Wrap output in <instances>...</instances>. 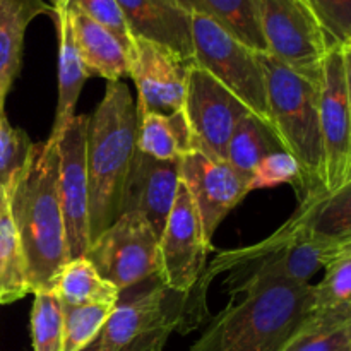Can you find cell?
Masks as SVG:
<instances>
[{
	"label": "cell",
	"instance_id": "1",
	"mask_svg": "<svg viewBox=\"0 0 351 351\" xmlns=\"http://www.w3.org/2000/svg\"><path fill=\"white\" fill-rule=\"evenodd\" d=\"M58 144H34L33 153L9 189L10 213L23 247L29 293L55 290L71 261L67 228L58 199Z\"/></svg>",
	"mask_w": 351,
	"mask_h": 351
},
{
	"label": "cell",
	"instance_id": "2",
	"mask_svg": "<svg viewBox=\"0 0 351 351\" xmlns=\"http://www.w3.org/2000/svg\"><path fill=\"white\" fill-rule=\"evenodd\" d=\"M314 285L247 281L187 351H281L314 312Z\"/></svg>",
	"mask_w": 351,
	"mask_h": 351
},
{
	"label": "cell",
	"instance_id": "3",
	"mask_svg": "<svg viewBox=\"0 0 351 351\" xmlns=\"http://www.w3.org/2000/svg\"><path fill=\"white\" fill-rule=\"evenodd\" d=\"M136 103L125 82H108L89 117L88 178L91 242L120 216L123 185L137 151Z\"/></svg>",
	"mask_w": 351,
	"mask_h": 351
},
{
	"label": "cell",
	"instance_id": "4",
	"mask_svg": "<svg viewBox=\"0 0 351 351\" xmlns=\"http://www.w3.org/2000/svg\"><path fill=\"white\" fill-rule=\"evenodd\" d=\"M259 60L266 77L269 127L285 153L291 154L300 167L305 180L304 197L324 192L319 84L302 77L266 51H259Z\"/></svg>",
	"mask_w": 351,
	"mask_h": 351
},
{
	"label": "cell",
	"instance_id": "5",
	"mask_svg": "<svg viewBox=\"0 0 351 351\" xmlns=\"http://www.w3.org/2000/svg\"><path fill=\"white\" fill-rule=\"evenodd\" d=\"M206 291L177 293L163 285L119 304L99 332V351H165L171 332L194 331L206 319Z\"/></svg>",
	"mask_w": 351,
	"mask_h": 351
},
{
	"label": "cell",
	"instance_id": "6",
	"mask_svg": "<svg viewBox=\"0 0 351 351\" xmlns=\"http://www.w3.org/2000/svg\"><path fill=\"white\" fill-rule=\"evenodd\" d=\"M192 62L232 91L250 113L269 125L267 93L259 51H254L209 17L191 14Z\"/></svg>",
	"mask_w": 351,
	"mask_h": 351
},
{
	"label": "cell",
	"instance_id": "7",
	"mask_svg": "<svg viewBox=\"0 0 351 351\" xmlns=\"http://www.w3.org/2000/svg\"><path fill=\"white\" fill-rule=\"evenodd\" d=\"M259 19L267 53L319 84L331 47L305 0H259Z\"/></svg>",
	"mask_w": 351,
	"mask_h": 351
},
{
	"label": "cell",
	"instance_id": "8",
	"mask_svg": "<svg viewBox=\"0 0 351 351\" xmlns=\"http://www.w3.org/2000/svg\"><path fill=\"white\" fill-rule=\"evenodd\" d=\"M158 243L153 226L143 216L127 213L93 240L84 257L122 291L156 276Z\"/></svg>",
	"mask_w": 351,
	"mask_h": 351
},
{
	"label": "cell",
	"instance_id": "9",
	"mask_svg": "<svg viewBox=\"0 0 351 351\" xmlns=\"http://www.w3.org/2000/svg\"><path fill=\"white\" fill-rule=\"evenodd\" d=\"M182 112L191 129L194 151L226 161L233 130L249 108L206 69L191 62Z\"/></svg>",
	"mask_w": 351,
	"mask_h": 351
},
{
	"label": "cell",
	"instance_id": "10",
	"mask_svg": "<svg viewBox=\"0 0 351 351\" xmlns=\"http://www.w3.org/2000/svg\"><path fill=\"white\" fill-rule=\"evenodd\" d=\"M209 250L213 247L206 242L194 202L180 180L177 199L158 243L160 267L156 276L160 283L177 293L192 291L204 274Z\"/></svg>",
	"mask_w": 351,
	"mask_h": 351
},
{
	"label": "cell",
	"instance_id": "11",
	"mask_svg": "<svg viewBox=\"0 0 351 351\" xmlns=\"http://www.w3.org/2000/svg\"><path fill=\"white\" fill-rule=\"evenodd\" d=\"M88 115H75L58 141V199L67 228L71 261L91 245L88 178Z\"/></svg>",
	"mask_w": 351,
	"mask_h": 351
},
{
	"label": "cell",
	"instance_id": "12",
	"mask_svg": "<svg viewBox=\"0 0 351 351\" xmlns=\"http://www.w3.org/2000/svg\"><path fill=\"white\" fill-rule=\"evenodd\" d=\"M191 62L163 45L132 36L129 75L137 88V119L146 113L180 112Z\"/></svg>",
	"mask_w": 351,
	"mask_h": 351
},
{
	"label": "cell",
	"instance_id": "13",
	"mask_svg": "<svg viewBox=\"0 0 351 351\" xmlns=\"http://www.w3.org/2000/svg\"><path fill=\"white\" fill-rule=\"evenodd\" d=\"M319 119L324 144V192L341 187L351 160V110L341 47L329 48L319 82Z\"/></svg>",
	"mask_w": 351,
	"mask_h": 351
},
{
	"label": "cell",
	"instance_id": "14",
	"mask_svg": "<svg viewBox=\"0 0 351 351\" xmlns=\"http://www.w3.org/2000/svg\"><path fill=\"white\" fill-rule=\"evenodd\" d=\"M180 180L194 202L206 242L213 247L218 226L250 192L249 182L226 161L213 160L201 151L180 158Z\"/></svg>",
	"mask_w": 351,
	"mask_h": 351
},
{
	"label": "cell",
	"instance_id": "15",
	"mask_svg": "<svg viewBox=\"0 0 351 351\" xmlns=\"http://www.w3.org/2000/svg\"><path fill=\"white\" fill-rule=\"evenodd\" d=\"M180 187V160L161 161L136 151L123 185L120 215L143 216L160 237Z\"/></svg>",
	"mask_w": 351,
	"mask_h": 351
},
{
	"label": "cell",
	"instance_id": "16",
	"mask_svg": "<svg viewBox=\"0 0 351 351\" xmlns=\"http://www.w3.org/2000/svg\"><path fill=\"white\" fill-rule=\"evenodd\" d=\"M132 36L170 48L192 60L191 14L177 0H117Z\"/></svg>",
	"mask_w": 351,
	"mask_h": 351
},
{
	"label": "cell",
	"instance_id": "17",
	"mask_svg": "<svg viewBox=\"0 0 351 351\" xmlns=\"http://www.w3.org/2000/svg\"><path fill=\"white\" fill-rule=\"evenodd\" d=\"M67 10L75 47L88 77H101L108 82L129 77V48L123 41L79 10Z\"/></svg>",
	"mask_w": 351,
	"mask_h": 351
},
{
	"label": "cell",
	"instance_id": "18",
	"mask_svg": "<svg viewBox=\"0 0 351 351\" xmlns=\"http://www.w3.org/2000/svg\"><path fill=\"white\" fill-rule=\"evenodd\" d=\"M288 225L324 243L351 239V178L332 192L305 195Z\"/></svg>",
	"mask_w": 351,
	"mask_h": 351
},
{
	"label": "cell",
	"instance_id": "19",
	"mask_svg": "<svg viewBox=\"0 0 351 351\" xmlns=\"http://www.w3.org/2000/svg\"><path fill=\"white\" fill-rule=\"evenodd\" d=\"M53 17L58 33V99L48 141L58 143L64 130L74 120L82 86L89 77L75 47L69 10L65 7L53 9Z\"/></svg>",
	"mask_w": 351,
	"mask_h": 351
},
{
	"label": "cell",
	"instance_id": "20",
	"mask_svg": "<svg viewBox=\"0 0 351 351\" xmlns=\"http://www.w3.org/2000/svg\"><path fill=\"white\" fill-rule=\"evenodd\" d=\"M51 14L43 0H0V110L21 71L24 34L34 17Z\"/></svg>",
	"mask_w": 351,
	"mask_h": 351
},
{
	"label": "cell",
	"instance_id": "21",
	"mask_svg": "<svg viewBox=\"0 0 351 351\" xmlns=\"http://www.w3.org/2000/svg\"><path fill=\"white\" fill-rule=\"evenodd\" d=\"M189 14H201L209 17L230 34L252 48L254 51H266L259 19V0H177Z\"/></svg>",
	"mask_w": 351,
	"mask_h": 351
},
{
	"label": "cell",
	"instance_id": "22",
	"mask_svg": "<svg viewBox=\"0 0 351 351\" xmlns=\"http://www.w3.org/2000/svg\"><path fill=\"white\" fill-rule=\"evenodd\" d=\"M137 149L161 161L180 160L194 151V141L184 112L146 113L141 117Z\"/></svg>",
	"mask_w": 351,
	"mask_h": 351
},
{
	"label": "cell",
	"instance_id": "23",
	"mask_svg": "<svg viewBox=\"0 0 351 351\" xmlns=\"http://www.w3.org/2000/svg\"><path fill=\"white\" fill-rule=\"evenodd\" d=\"M29 293L23 247L10 213L9 195L0 187V305H9Z\"/></svg>",
	"mask_w": 351,
	"mask_h": 351
},
{
	"label": "cell",
	"instance_id": "24",
	"mask_svg": "<svg viewBox=\"0 0 351 351\" xmlns=\"http://www.w3.org/2000/svg\"><path fill=\"white\" fill-rule=\"evenodd\" d=\"M64 305H119L120 290L101 276L86 257L69 261L55 283Z\"/></svg>",
	"mask_w": 351,
	"mask_h": 351
},
{
	"label": "cell",
	"instance_id": "25",
	"mask_svg": "<svg viewBox=\"0 0 351 351\" xmlns=\"http://www.w3.org/2000/svg\"><path fill=\"white\" fill-rule=\"evenodd\" d=\"M278 151H283V147L271 127L249 112L233 130L226 149V163L249 182L259 161Z\"/></svg>",
	"mask_w": 351,
	"mask_h": 351
},
{
	"label": "cell",
	"instance_id": "26",
	"mask_svg": "<svg viewBox=\"0 0 351 351\" xmlns=\"http://www.w3.org/2000/svg\"><path fill=\"white\" fill-rule=\"evenodd\" d=\"M281 351H351V322L328 312H312Z\"/></svg>",
	"mask_w": 351,
	"mask_h": 351
},
{
	"label": "cell",
	"instance_id": "27",
	"mask_svg": "<svg viewBox=\"0 0 351 351\" xmlns=\"http://www.w3.org/2000/svg\"><path fill=\"white\" fill-rule=\"evenodd\" d=\"M31 308L33 351H62L64 308L57 290L36 291Z\"/></svg>",
	"mask_w": 351,
	"mask_h": 351
},
{
	"label": "cell",
	"instance_id": "28",
	"mask_svg": "<svg viewBox=\"0 0 351 351\" xmlns=\"http://www.w3.org/2000/svg\"><path fill=\"white\" fill-rule=\"evenodd\" d=\"M117 305H64L62 351H79L101 332Z\"/></svg>",
	"mask_w": 351,
	"mask_h": 351
},
{
	"label": "cell",
	"instance_id": "29",
	"mask_svg": "<svg viewBox=\"0 0 351 351\" xmlns=\"http://www.w3.org/2000/svg\"><path fill=\"white\" fill-rule=\"evenodd\" d=\"M314 312L332 311L351 304V254H345L326 266L324 278L314 285Z\"/></svg>",
	"mask_w": 351,
	"mask_h": 351
},
{
	"label": "cell",
	"instance_id": "30",
	"mask_svg": "<svg viewBox=\"0 0 351 351\" xmlns=\"http://www.w3.org/2000/svg\"><path fill=\"white\" fill-rule=\"evenodd\" d=\"M34 143L24 130L16 129L0 112V187L9 189L33 153Z\"/></svg>",
	"mask_w": 351,
	"mask_h": 351
},
{
	"label": "cell",
	"instance_id": "31",
	"mask_svg": "<svg viewBox=\"0 0 351 351\" xmlns=\"http://www.w3.org/2000/svg\"><path fill=\"white\" fill-rule=\"evenodd\" d=\"M293 185L297 189L298 199L305 194V180L300 167L291 154L285 151L267 154L254 168L249 180V191H261V189H273L278 185Z\"/></svg>",
	"mask_w": 351,
	"mask_h": 351
},
{
	"label": "cell",
	"instance_id": "32",
	"mask_svg": "<svg viewBox=\"0 0 351 351\" xmlns=\"http://www.w3.org/2000/svg\"><path fill=\"white\" fill-rule=\"evenodd\" d=\"M329 47L351 45V0H305Z\"/></svg>",
	"mask_w": 351,
	"mask_h": 351
},
{
	"label": "cell",
	"instance_id": "33",
	"mask_svg": "<svg viewBox=\"0 0 351 351\" xmlns=\"http://www.w3.org/2000/svg\"><path fill=\"white\" fill-rule=\"evenodd\" d=\"M65 7L79 10L89 19L101 24L115 36H119L127 48H130L132 34H130L125 17H123L117 0H65Z\"/></svg>",
	"mask_w": 351,
	"mask_h": 351
},
{
	"label": "cell",
	"instance_id": "34",
	"mask_svg": "<svg viewBox=\"0 0 351 351\" xmlns=\"http://www.w3.org/2000/svg\"><path fill=\"white\" fill-rule=\"evenodd\" d=\"M343 64H345V82H346V93H348V101L351 110V45L343 47Z\"/></svg>",
	"mask_w": 351,
	"mask_h": 351
},
{
	"label": "cell",
	"instance_id": "35",
	"mask_svg": "<svg viewBox=\"0 0 351 351\" xmlns=\"http://www.w3.org/2000/svg\"><path fill=\"white\" fill-rule=\"evenodd\" d=\"M335 254H336V257L345 256V254H351V239L341 240V242L335 243Z\"/></svg>",
	"mask_w": 351,
	"mask_h": 351
},
{
	"label": "cell",
	"instance_id": "36",
	"mask_svg": "<svg viewBox=\"0 0 351 351\" xmlns=\"http://www.w3.org/2000/svg\"><path fill=\"white\" fill-rule=\"evenodd\" d=\"M329 312H332V314H335L338 319H341V321L351 322V304L346 305V307H341V308H332V311H329Z\"/></svg>",
	"mask_w": 351,
	"mask_h": 351
},
{
	"label": "cell",
	"instance_id": "37",
	"mask_svg": "<svg viewBox=\"0 0 351 351\" xmlns=\"http://www.w3.org/2000/svg\"><path fill=\"white\" fill-rule=\"evenodd\" d=\"M79 351H99V336L96 339H93L88 346H84V348Z\"/></svg>",
	"mask_w": 351,
	"mask_h": 351
},
{
	"label": "cell",
	"instance_id": "38",
	"mask_svg": "<svg viewBox=\"0 0 351 351\" xmlns=\"http://www.w3.org/2000/svg\"><path fill=\"white\" fill-rule=\"evenodd\" d=\"M51 7L53 9H58V7H65V0H50Z\"/></svg>",
	"mask_w": 351,
	"mask_h": 351
},
{
	"label": "cell",
	"instance_id": "39",
	"mask_svg": "<svg viewBox=\"0 0 351 351\" xmlns=\"http://www.w3.org/2000/svg\"><path fill=\"white\" fill-rule=\"evenodd\" d=\"M351 178V160H350V170H348V178H346V180H350Z\"/></svg>",
	"mask_w": 351,
	"mask_h": 351
},
{
	"label": "cell",
	"instance_id": "40",
	"mask_svg": "<svg viewBox=\"0 0 351 351\" xmlns=\"http://www.w3.org/2000/svg\"><path fill=\"white\" fill-rule=\"evenodd\" d=\"M0 112H2V110H0Z\"/></svg>",
	"mask_w": 351,
	"mask_h": 351
}]
</instances>
